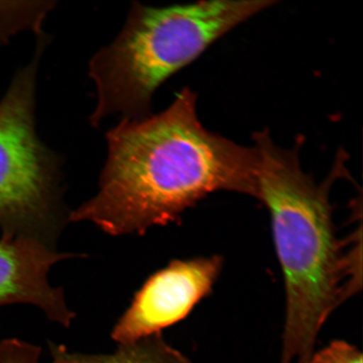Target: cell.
Instances as JSON below:
<instances>
[{
  "mask_svg": "<svg viewBox=\"0 0 363 363\" xmlns=\"http://www.w3.org/2000/svg\"><path fill=\"white\" fill-rule=\"evenodd\" d=\"M274 0H213L167 7L134 3L113 43L94 54L89 76L97 89L90 117L150 116L153 95L229 31L274 4Z\"/></svg>",
  "mask_w": 363,
  "mask_h": 363,
  "instance_id": "3957f363",
  "label": "cell"
},
{
  "mask_svg": "<svg viewBox=\"0 0 363 363\" xmlns=\"http://www.w3.org/2000/svg\"><path fill=\"white\" fill-rule=\"evenodd\" d=\"M52 363H79L78 353H72L63 346L51 345ZM42 349L35 345L11 338L0 342V363H40Z\"/></svg>",
  "mask_w": 363,
  "mask_h": 363,
  "instance_id": "9c48e42d",
  "label": "cell"
},
{
  "mask_svg": "<svg viewBox=\"0 0 363 363\" xmlns=\"http://www.w3.org/2000/svg\"><path fill=\"white\" fill-rule=\"evenodd\" d=\"M308 363H363L362 353L343 340H335L328 347L313 354Z\"/></svg>",
  "mask_w": 363,
  "mask_h": 363,
  "instance_id": "30bf717a",
  "label": "cell"
},
{
  "mask_svg": "<svg viewBox=\"0 0 363 363\" xmlns=\"http://www.w3.org/2000/svg\"><path fill=\"white\" fill-rule=\"evenodd\" d=\"M55 4L54 1L0 3V43L22 30L43 33V22Z\"/></svg>",
  "mask_w": 363,
  "mask_h": 363,
  "instance_id": "ba28073f",
  "label": "cell"
},
{
  "mask_svg": "<svg viewBox=\"0 0 363 363\" xmlns=\"http://www.w3.org/2000/svg\"><path fill=\"white\" fill-rule=\"evenodd\" d=\"M99 192L68 215L111 235H144L180 221L207 195L257 196L258 152L211 133L199 120L197 95L181 91L165 111L122 120L106 134Z\"/></svg>",
  "mask_w": 363,
  "mask_h": 363,
  "instance_id": "6da1fadb",
  "label": "cell"
},
{
  "mask_svg": "<svg viewBox=\"0 0 363 363\" xmlns=\"http://www.w3.org/2000/svg\"><path fill=\"white\" fill-rule=\"evenodd\" d=\"M38 35L33 60L0 101V229L54 247L65 223L60 160L36 133V77L48 43Z\"/></svg>",
  "mask_w": 363,
  "mask_h": 363,
  "instance_id": "277c9868",
  "label": "cell"
},
{
  "mask_svg": "<svg viewBox=\"0 0 363 363\" xmlns=\"http://www.w3.org/2000/svg\"><path fill=\"white\" fill-rule=\"evenodd\" d=\"M79 363H192L165 342L162 334L120 345L116 352L108 355L79 353Z\"/></svg>",
  "mask_w": 363,
  "mask_h": 363,
  "instance_id": "52a82bcc",
  "label": "cell"
},
{
  "mask_svg": "<svg viewBox=\"0 0 363 363\" xmlns=\"http://www.w3.org/2000/svg\"><path fill=\"white\" fill-rule=\"evenodd\" d=\"M257 199L269 208L284 276L286 317L280 363H308L322 326L362 289V233L340 239L330 201L345 169L335 163L324 183L303 170L298 147L277 146L257 133Z\"/></svg>",
  "mask_w": 363,
  "mask_h": 363,
  "instance_id": "7a4b0ae2",
  "label": "cell"
},
{
  "mask_svg": "<svg viewBox=\"0 0 363 363\" xmlns=\"http://www.w3.org/2000/svg\"><path fill=\"white\" fill-rule=\"evenodd\" d=\"M38 239L2 235L0 239V306L26 303L38 307L48 319L68 328L75 314L61 288L52 287L48 272L58 262L74 257Z\"/></svg>",
  "mask_w": 363,
  "mask_h": 363,
  "instance_id": "8992f818",
  "label": "cell"
},
{
  "mask_svg": "<svg viewBox=\"0 0 363 363\" xmlns=\"http://www.w3.org/2000/svg\"><path fill=\"white\" fill-rule=\"evenodd\" d=\"M222 264L218 256L174 260L149 277L117 321L112 339L120 345L133 343L185 319L210 294Z\"/></svg>",
  "mask_w": 363,
  "mask_h": 363,
  "instance_id": "5b68a950",
  "label": "cell"
}]
</instances>
